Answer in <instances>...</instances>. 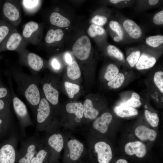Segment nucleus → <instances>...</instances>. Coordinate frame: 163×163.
<instances>
[{
  "label": "nucleus",
  "instance_id": "obj_1",
  "mask_svg": "<svg viewBox=\"0 0 163 163\" xmlns=\"http://www.w3.org/2000/svg\"><path fill=\"white\" fill-rule=\"evenodd\" d=\"M95 154L92 157L94 163H111L114 154L111 146L104 141H99L94 145Z\"/></svg>",
  "mask_w": 163,
  "mask_h": 163
},
{
  "label": "nucleus",
  "instance_id": "obj_2",
  "mask_svg": "<svg viewBox=\"0 0 163 163\" xmlns=\"http://www.w3.org/2000/svg\"><path fill=\"white\" fill-rule=\"evenodd\" d=\"M124 151L128 157L142 159L146 156L147 149L144 143L140 140L129 142L124 146Z\"/></svg>",
  "mask_w": 163,
  "mask_h": 163
},
{
  "label": "nucleus",
  "instance_id": "obj_3",
  "mask_svg": "<svg viewBox=\"0 0 163 163\" xmlns=\"http://www.w3.org/2000/svg\"><path fill=\"white\" fill-rule=\"evenodd\" d=\"M91 48V43L89 37L83 36L78 38L74 43L72 52L78 59L84 60L88 58Z\"/></svg>",
  "mask_w": 163,
  "mask_h": 163
},
{
  "label": "nucleus",
  "instance_id": "obj_4",
  "mask_svg": "<svg viewBox=\"0 0 163 163\" xmlns=\"http://www.w3.org/2000/svg\"><path fill=\"white\" fill-rule=\"evenodd\" d=\"M135 136L140 141L144 142H153L156 139L157 133L154 129L143 125L137 126L135 129Z\"/></svg>",
  "mask_w": 163,
  "mask_h": 163
},
{
  "label": "nucleus",
  "instance_id": "obj_5",
  "mask_svg": "<svg viewBox=\"0 0 163 163\" xmlns=\"http://www.w3.org/2000/svg\"><path fill=\"white\" fill-rule=\"evenodd\" d=\"M112 119V116L110 113H104L95 119L93 123V127L100 133H105L108 131V126Z\"/></svg>",
  "mask_w": 163,
  "mask_h": 163
},
{
  "label": "nucleus",
  "instance_id": "obj_6",
  "mask_svg": "<svg viewBox=\"0 0 163 163\" xmlns=\"http://www.w3.org/2000/svg\"><path fill=\"white\" fill-rule=\"evenodd\" d=\"M69 149V160L72 162H75L78 160L82 156L83 151V145L75 139L70 140L67 144Z\"/></svg>",
  "mask_w": 163,
  "mask_h": 163
},
{
  "label": "nucleus",
  "instance_id": "obj_7",
  "mask_svg": "<svg viewBox=\"0 0 163 163\" xmlns=\"http://www.w3.org/2000/svg\"><path fill=\"white\" fill-rule=\"evenodd\" d=\"M26 98L31 105H38L40 101V95L38 88L34 84L29 85L25 91Z\"/></svg>",
  "mask_w": 163,
  "mask_h": 163
},
{
  "label": "nucleus",
  "instance_id": "obj_8",
  "mask_svg": "<svg viewBox=\"0 0 163 163\" xmlns=\"http://www.w3.org/2000/svg\"><path fill=\"white\" fill-rule=\"evenodd\" d=\"M15 158V151L12 145L6 144L1 148L0 163H14Z\"/></svg>",
  "mask_w": 163,
  "mask_h": 163
},
{
  "label": "nucleus",
  "instance_id": "obj_9",
  "mask_svg": "<svg viewBox=\"0 0 163 163\" xmlns=\"http://www.w3.org/2000/svg\"><path fill=\"white\" fill-rule=\"evenodd\" d=\"M123 28L127 33L131 37L137 39L142 35V31L138 25L133 21L127 19L123 23Z\"/></svg>",
  "mask_w": 163,
  "mask_h": 163
},
{
  "label": "nucleus",
  "instance_id": "obj_10",
  "mask_svg": "<svg viewBox=\"0 0 163 163\" xmlns=\"http://www.w3.org/2000/svg\"><path fill=\"white\" fill-rule=\"evenodd\" d=\"M114 111L117 116L123 118L133 117L137 115L138 113V110L136 108L125 104L115 107Z\"/></svg>",
  "mask_w": 163,
  "mask_h": 163
},
{
  "label": "nucleus",
  "instance_id": "obj_11",
  "mask_svg": "<svg viewBox=\"0 0 163 163\" xmlns=\"http://www.w3.org/2000/svg\"><path fill=\"white\" fill-rule=\"evenodd\" d=\"M37 111V122L39 123L43 122L49 116L50 112L49 104L45 98H42L40 100Z\"/></svg>",
  "mask_w": 163,
  "mask_h": 163
},
{
  "label": "nucleus",
  "instance_id": "obj_12",
  "mask_svg": "<svg viewBox=\"0 0 163 163\" xmlns=\"http://www.w3.org/2000/svg\"><path fill=\"white\" fill-rule=\"evenodd\" d=\"M43 90L46 99L53 105L57 104L59 101V93L57 90L48 83L44 84Z\"/></svg>",
  "mask_w": 163,
  "mask_h": 163
},
{
  "label": "nucleus",
  "instance_id": "obj_13",
  "mask_svg": "<svg viewBox=\"0 0 163 163\" xmlns=\"http://www.w3.org/2000/svg\"><path fill=\"white\" fill-rule=\"evenodd\" d=\"M156 62L155 57L143 54L140 56L136 65V67L139 70L149 69L153 66Z\"/></svg>",
  "mask_w": 163,
  "mask_h": 163
},
{
  "label": "nucleus",
  "instance_id": "obj_14",
  "mask_svg": "<svg viewBox=\"0 0 163 163\" xmlns=\"http://www.w3.org/2000/svg\"><path fill=\"white\" fill-rule=\"evenodd\" d=\"M3 10L5 16L11 21H16L19 18L20 14L18 9L10 2L5 3Z\"/></svg>",
  "mask_w": 163,
  "mask_h": 163
},
{
  "label": "nucleus",
  "instance_id": "obj_15",
  "mask_svg": "<svg viewBox=\"0 0 163 163\" xmlns=\"http://www.w3.org/2000/svg\"><path fill=\"white\" fill-rule=\"evenodd\" d=\"M83 114L86 118L91 120L95 119L98 115L99 112L97 110L93 107L92 101L87 99L83 104Z\"/></svg>",
  "mask_w": 163,
  "mask_h": 163
},
{
  "label": "nucleus",
  "instance_id": "obj_16",
  "mask_svg": "<svg viewBox=\"0 0 163 163\" xmlns=\"http://www.w3.org/2000/svg\"><path fill=\"white\" fill-rule=\"evenodd\" d=\"M27 62L30 67L36 71H40L43 65L42 59L38 55L32 53H30L28 54Z\"/></svg>",
  "mask_w": 163,
  "mask_h": 163
},
{
  "label": "nucleus",
  "instance_id": "obj_17",
  "mask_svg": "<svg viewBox=\"0 0 163 163\" xmlns=\"http://www.w3.org/2000/svg\"><path fill=\"white\" fill-rule=\"evenodd\" d=\"M50 21L52 24L60 27H68L70 24V21L68 18L56 12L51 14Z\"/></svg>",
  "mask_w": 163,
  "mask_h": 163
},
{
  "label": "nucleus",
  "instance_id": "obj_18",
  "mask_svg": "<svg viewBox=\"0 0 163 163\" xmlns=\"http://www.w3.org/2000/svg\"><path fill=\"white\" fill-rule=\"evenodd\" d=\"M49 145L58 152H60L63 146V140L60 134H53L49 137L48 140Z\"/></svg>",
  "mask_w": 163,
  "mask_h": 163
},
{
  "label": "nucleus",
  "instance_id": "obj_19",
  "mask_svg": "<svg viewBox=\"0 0 163 163\" xmlns=\"http://www.w3.org/2000/svg\"><path fill=\"white\" fill-rule=\"evenodd\" d=\"M67 111L70 113L74 114L78 117L82 118L83 116V105L80 102L71 103L66 106Z\"/></svg>",
  "mask_w": 163,
  "mask_h": 163
},
{
  "label": "nucleus",
  "instance_id": "obj_20",
  "mask_svg": "<svg viewBox=\"0 0 163 163\" xmlns=\"http://www.w3.org/2000/svg\"><path fill=\"white\" fill-rule=\"evenodd\" d=\"M22 40L21 35L18 33H14L11 35L6 45V48L9 50H14L17 49Z\"/></svg>",
  "mask_w": 163,
  "mask_h": 163
},
{
  "label": "nucleus",
  "instance_id": "obj_21",
  "mask_svg": "<svg viewBox=\"0 0 163 163\" xmlns=\"http://www.w3.org/2000/svg\"><path fill=\"white\" fill-rule=\"evenodd\" d=\"M67 74L68 77L73 80L79 78L81 75L79 67L75 61L69 64L67 68Z\"/></svg>",
  "mask_w": 163,
  "mask_h": 163
},
{
  "label": "nucleus",
  "instance_id": "obj_22",
  "mask_svg": "<svg viewBox=\"0 0 163 163\" xmlns=\"http://www.w3.org/2000/svg\"><path fill=\"white\" fill-rule=\"evenodd\" d=\"M64 34L61 29H57L55 30L50 29L47 32L45 40L46 42L49 43L58 41L62 38Z\"/></svg>",
  "mask_w": 163,
  "mask_h": 163
},
{
  "label": "nucleus",
  "instance_id": "obj_23",
  "mask_svg": "<svg viewBox=\"0 0 163 163\" xmlns=\"http://www.w3.org/2000/svg\"><path fill=\"white\" fill-rule=\"evenodd\" d=\"M13 103L14 110L18 116L24 117L27 115V111L26 107L18 97H14L13 100Z\"/></svg>",
  "mask_w": 163,
  "mask_h": 163
},
{
  "label": "nucleus",
  "instance_id": "obj_24",
  "mask_svg": "<svg viewBox=\"0 0 163 163\" xmlns=\"http://www.w3.org/2000/svg\"><path fill=\"white\" fill-rule=\"evenodd\" d=\"M39 27L38 24L34 21H30L26 23L23 29L22 34L24 37H30L33 33L37 30Z\"/></svg>",
  "mask_w": 163,
  "mask_h": 163
},
{
  "label": "nucleus",
  "instance_id": "obj_25",
  "mask_svg": "<svg viewBox=\"0 0 163 163\" xmlns=\"http://www.w3.org/2000/svg\"><path fill=\"white\" fill-rule=\"evenodd\" d=\"M145 118L149 124L153 127H156L158 125L159 119L158 114L155 112L152 113L147 110L144 111Z\"/></svg>",
  "mask_w": 163,
  "mask_h": 163
},
{
  "label": "nucleus",
  "instance_id": "obj_26",
  "mask_svg": "<svg viewBox=\"0 0 163 163\" xmlns=\"http://www.w3.org/2000/svg\"><path fill=\"white\" fill-rule=\"evenodd\" d=\"M119 72L117 67L113 64H110L107 67L104 78L107 81H110L117 75Z\"/></svg>",
  "mask_w": 163,
  "mask_h": 163
},
{
  "label": "nucleus",
  "instance_id": "obj_27",
  "mask_svg": "<svg viewBox=\"0 0 163 163\" xmlns=\"http://www.w3.org/2000/svg\"><path fill=\"white\" fill-rule=\"evenodd\" d=\"M145 42L152 47H158L163 43V36L157 35L149 36L145 39Z\"/></svg>",
  "mask_w": 163,
  "mask_h": 163
},
{
  "label": "nucleus",
  "instance_id": "obj_28",
  "mask_svg": "<svg viewBox=\"0 0 163 163\" xmlns=\"http://www.w3.org/2000/svg\"><path fill=\"white\" fill-rule=\"evenodd\" d=\"M125 79V76L122 73H119L112 80L109 81L108 85L113 88H119L123 84Z\"/></svg>",
  "mask_w": 163,
  "mask_h": 163
},
{
  "label": "nucleus",
  "instance_id": "obj_29",
  "mask_svg": "<svg viewBox=\"0 0 163 163\" xmlns=\"http://www.w3.org/2000/svg\"><path fill=\"white\" fill-rule=\"evenodd\" d=\"M64 85L66 91L70 98H73L74 95L79 91L80 87L76 84L66 81Z\"/></svg>",
  "mask_w": 163,
  "mask_h": 163
},
{
  "label": "nucleus",
  "instance_id": "obj_30",
  "mask_svg": "<svg viewBox=\"0 0 163 163\" xmlns=\"http://www.w3.org/2000/svg\"><path fill=\"white\" fill-rule=\"evenodd\" d=\"M107 51L109 55L120 61H122L124 59V57L123 53L113 45H110L108 46L107 47Z\"/></svg>",
  "mask_w": 163,
  "mask_h": 163
},
{
  "label": "nucleus",
  "instance_id": "obj_31",
  "mask_svg": "<svg viewBox=\"0 0 163 163\" xmlns=\"http://www.w3.org/2000/svg\"><path fill=\"white\" fill-rule=\"evenodd\" d=\"M105 32V30L102 27L94 24L90 26L87 31L88 35L92 37L97 35H102Z\"/></svg>",
  "mask_w": 163,
  "mask_h": 163
},
{
  "label": "nucleus",
  "instance_id": "obj_32",
  "mask_svg": "<svg viewBox=\"0 0 163 163\" xmlns=\"http://www.w3.org/2000/svg\"><path fill=\"white\" fill-rule=\"evenodd\" d=\"M141 55V52L139 50L134 51L127 57L126 60L130 66L133 67L137 63Z\"/></svg>",
  "mask_w": 163,
  "mask_h": 163
},
{
  "label": "nucleus",
  "instance_id": "obj_33",
  "mask_svg": "<svg viewBox=\"0 0 163 163\" xmlns=\"http://www.w3.org/2000/svg\"><path fill=\"white\" fill-rule=\"evenodd\" d=\"M154 82L161 92L163 93V72L159 71L156 72L153 78Z\"/></svg>",
  "mask_w": 163,
  "mask_h": 163
},
{
  "label": "nucleus",
  "instance_id": "obj_34",
  "mask_svg": "<svg viewBox=\"0 0 163 163\" xmlns=\"http://www.w3.org/2000/svg\"><path fill=\"white\" fill-rule=\"evenodd\" d=\"M109 26L112 30L116 32L120 40L123 39V31L118 22L112 21L109 23Z\"/></svg>",
  "mask_w": 163,
  "mask_h": 163
},
{
  "label": "nucleus",
  "instance_id": "obj_35",
  "mask_svg": "<svg viewBox=\"0 0 163 163\" xmlns=\"http://www.w3.org/2000/svg\"><path fill=\"white\" fill-rule=\"evenodd\" d=\"M47 153L44 150L42 149L39 151L36 157H33L30 163H42L45 158Z\"/></svg>",
  "mask_w": 163,
  "mask_h": 163
},
{
  "label": "nucleus",
  "instance_id": "obj_36",
  "mask_svg": "<svg viewBox=\"0 0 163 163\" xmlns=\"http://www.w3.org/2000/svg\"><path fill=\"white\" fill-rule=\"evenodd\" d=\"M107 21V18L105 16L96 15L92 19L91 22L93 24L101 26L104 25Z\"/></svg>",
  "mask_w": 163,
  "mask_h": 163
},
{
  "label": "nucleus",
  "instance_id": "obj_37",
  "mask_svg": "<svg viewBox=\"0 0 163 163\" xmlns=\"http://www.w3.org/2000/svg\"><path fill=\"white\" fill-rule=\"evenodd\" d=\"M153 20L154 23L155 24H163V11L161 10L156 13L154 16Z\"/></svg>",
  "mask_w": 163,
  "mask_h": 163
},
{
  "label": "nucleus",
  "instance_id": "obj_38",
  "mask_svg": "<svg viewBox=\"0 0 163 163\" xmlns=\"http://www.w3.org/2000/svg\"><path fill=\"white\" fill-rule=\"evenodd\" d=\"M40 2L39 0H23V4L24 7L29 9L36 7Z\"/></svg>",
  "mask_w": 163,
  "mask_h": 163
},
{
  "label": "nucleus",
  "instance_id": "obj_39",
  "mask_svg": "<svg viewBox=\"0 0 163 163\" xmlns=\"http://www.w3.org/2000/svg\"><path fill=\"white\" fill-rule=\"evenodd\" d=\"M141 104L140 100L131 97L128 99L125 104L128 106L135 108L140 107Z\"/></svg>",
  "mask_w": 163,
  "mask_h": 163
},
{
  "label": "nucleus",
  "instance_id": "obj_40",
  "mask_svg": "<svg viewBox=\"0 0 163 163\" xmlns=\"http://www.w3.org/2000/svg\"><path fill=\"white\" fill-rule=\"evenodd\" d=\"M9 28L6 25L0 26V43L5 38L9 32Z\"/></svg>",
  "mask_w": 163,
  "mask_h": 163
},
{
  "label": "nucleus",
  "instance_id": "obj_41",
  "mask_svg": "<svg viewBox=\"0 0 163 163\" xmlns=\"http://www.w3.org/2000/svg\"><path fill=\"white\" fill-rule=\"evenodd\" d=\"M34 153L33 152L27 153L25 156L21 158L19 161V163H30L32 159L34 157Z\"/></svg>",
  "mask_w": 163,
  "mask_h": 163
},
{
  "label": "nucleus",
  "instance_id": "obj_42",
  "mask_svg": "<svg viewBox=\"0 0 163 163\" xmlns=\"http://www.w3.org/2000/svg\"><path fill=\"white\" fill-rule=\"evenodd\" d=\"M8 94L7 89L5 87H0V99H2L7 96Z\"/></svg>",
  "mask_w": 163,
  "mask_h": 163
},
{
  "label": "nucleus",
  "instance_id": "obj_43",
  "mask_svg": "<svg viewBox=\"0 0 163 163\" xmlns=\"http://www.w3.org/2000/svg\"><path fill=\"white\" fill-rule=\"evenodd\" d=\"M111 163H129L126 158H118L113 160Z\"/></svg>",
  "mask_w": 163,
  "mask_h": 163
},
{
  "label": "nucleus",
  "instance_id": "obj_44",
  "mask_svg": "<svg viewBox=\"0 0 163 163\" xmlns=\"http://www.w3.org/2000/svg\"><path fill=\"white\" fill-rule=\"evenodd\" d=\"M52 67L56 69H59L60 65L59 62L58 60L56 59H53L52 62Z\"/></svg>",
  "mask_w": 163,
  "mask_h": 163
},
{
  "label": "nucleus",
  "instance_id": "obj_45",
  "mask_svg": "<svg viewBox=\"0 0 163 163\" xmlns=\"http://www.w3.org/2000/svg\"><path fill=\"white\" fill-rule=\"evenodd\" d=\"M66 61L69 64L72 62V58L70 54L68 53H66L64 55Z\"/></svg>",
  "mask_w": 163,
  "mask_h": 163
},
{
  "label": "nucleus",
  "instance_id": "obj_46",
  "mask_svg": "<svg viewBox=\"0 0 163 163\" xmlns=\"http://www.w3.org/2000/svg\"><path fill=\"white\" fill-rule=\"evenodd\" d=\"M35 148V146L34 145H31L29 146L27 148V152H33Z\"/></svg>",
  "mask_w": 163,
  "mask_h": 163
},
{
  "label": "nucleus",
  "instance_id": "obj_47",
  "mask_svg": "<svg viewBox=\"0 0 163 163\" xmlns=\"http://www.w3.org/2000/svg\"><path fill=\"white\" fill-rule=\"evenodd\" d=\"M131 97L136 98L139 100H140V95L138 93L135 92H133L132 93Z\"/></svg>",
  "mask_w": 163,
  "mask_h": 163
},
{
  "label": "nucleus",
  "instance_id": "obj_48",
  "mask_svg": "<svg viewBox=\"0 0 163 163\" xmlns=\"http://www.w3.org/2000/svg\"><path fill=\"white\" fill-rule=\"evenodd\" d=\"M5 106V103L2 99H0V110L4 109Z\"/></svg>",
  "mask_w": 163,
  "mask_h": 163
},
{
  "label": "nucleus",
  "instance_id": "obj_49",
  "mask_svg": "<svg viewBox=\"0 0 163 163\" xmlns=\"http://www.w3.org/2000/svg\"><path fill=\"white\" fill-rule=\"evenodd\" d=\"M159 1L158 0H150L149 1V3L151 5H155L158 3Z\"/></svg>",
  "mask_w": 163,
  "mask_h": 163
},
{
  "label": "nucleus",
  "instance_id": "obj_50",
  "mask_svg": "<svg viewBox=\"0 0 163 163\" xmlns=\"http://www.w3.org/2000/svg\"><path fill=\"white\" fill-rule=\"evenodd\" d=\"M127 0H110L109 1L111 3L113 4H117L118 3L121 2L122 1H126Z\"/></svg>",
  "mask_w": 163,
  "mask_h": 163
},
{
  "label": "nucleus",
  "instance_id": "obj_51",
  "mask_svg": "<svg viewBox=\"0 0 163 163\" xmlns=\"http://www.w3.org/2000/svg\"><path fill=\"white\" fill-rule=\"evenodd\" d=\"M114 40L116 42L119 41L121 40L118 36H116L114 38Z\"/></svg>",
  "mask_w": 163,
  "mask_h": 163
},
{
  "label": "nucleus",
  "instance_id": "obj_52",
  "mask_svg": "<svg viewBox=\"0 0 163 163\" xmlns=\"http://www.w3.org/2000/svg\"><path fill=\"white\" fill-rule=\"evenodd\" d=\"M2 120L0 119V125L2 123Z\"/></svg>",
  "mask_w": 163,
  "mask_h": 163
}]
</instances>
